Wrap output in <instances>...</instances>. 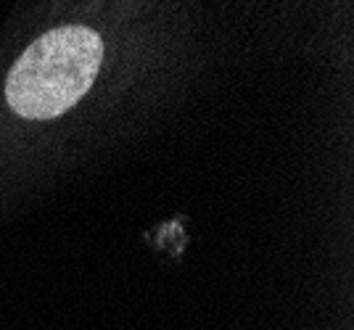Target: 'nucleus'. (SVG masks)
<instances>
[{
    "instance_id": "f257e3e1",
    "label": "nucleus",
    "mask_w": 354,
    "mask_h": 330,
    "mask_svg": "<svg viewBox=\"0 0 354 330\" xmlns=\"http://www.w3.org/2000/svg\"><path fill=\"white\" fill-rule=\"evenodd\" d=\"M104 61V43L88 27H59L37 37L6 79V101L24 119H53L72 108Z\"/></svg>"
}]
</instances>
